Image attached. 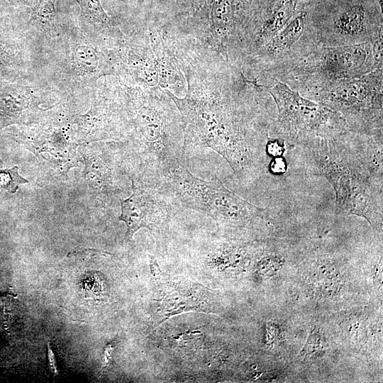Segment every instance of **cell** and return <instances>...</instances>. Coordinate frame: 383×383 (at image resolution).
<instances>
[{"mask_svg": "<svg viewBox=\"0 0 383 383\" xmlns=\"http://www.w3.org/2000/svg\"><path fill=\"white\" fill-rule=\"evenodd\" d=\"M306 7L248 57L249 65L257 74V85L272 78L278 79L319 45Z\"/></svg>", "mask_w": 383, "mask_h": 383, "instance_id": "8", "label": "cell"}, {"mask_svg": "<svg viewBox=\"0 0 383 383\" xmlns=\"http://www.w3.org/2000/svg\"><path fill=\"white\" fill-rule=\"evenodd\" d=\"M47 348H48V362H49V367L53 373H55L57 374V367L55 365V355L50 348L49 342H48L47 343Z\"/></svg>", "mask_w": 383, "mask_h": 383, "instance_id": "16", "label": "cell"}, {"mask_svg": "<svg viewBox=\"0 0 383 383\" xmlns=\"http://www.w3.org/2000/svg\"><path fill=\"white\" fill-rule=\"evenodd\" d=\"M321 343V336L318 331L313 328L309 335L306 344L301 350L300 355L303 357L311 355L316 353Z\"/></svg>", "mask_w": 383, "mask_h": 383, "instance_id": "14", "label": "cell"}, {"mask_svg": "<svg viewBox=\"0 0 383 383\" xmlns=\"http://www.w3.org/2000/svg\"><path fill=\"white\" fill-rule=\"evenodd\" d=\"M311 0H252L243 28L248 57L281 31Z\"/></svg>", "mask_w": 383, "mask_h": 383, "instance_id": "10", "label": "cell"}, {"mask_svg": "<svg viewBox=\"0 0 383 383\" xmlns=\"http://www.w3.org/2000/svg\"><path fill=\"white\" fill-rule=\"evenodd\" d=\"M82 13L89 20L98 23L107 21V16L104 11L100 0H77Z\"/></svg>", "mask_w": 383, "mask_h": 383, "instance_id": "11", "label": "cell"}, {"mask_svg": "<svg viewBox=\"0 0 383 383\" xmlns=\"http://www.w3.org/2000/svg\"><path fill=\"white\" fill-rule=\"evenodd\" d=\"M33 9V15L42 19H50L54 14V6L51 0H21Z\"/></svg>", "mask_w": 383, "mask_h": 383, "instance_id": "12", "label": "cell"}, {"mask_svg": "<svg viewBox=\"0 0 383 383\" xmlns=\"http://www.w3.org/2000/svg\"><path fill=\"white\" fill-rule=\"evenodd\" d=\"M306 11L319 45H351L382 36L378 0H311Z\"/></svg>", "mask_w": 383, "mask_h": 383, "instance_id": "6", "label": "cell"}, {"mask_svg": "<svg viewBox=\"0 0 383 383\" xmlns=\"http://www.w3.org/2000/svg\"><path fill=\"white\" fill-rule=\"evenodd\" d=\"M161 184L167 194L177 199L184 207L205 213L226 228H244L270 221L267 209L241 198L218 179L206 181L194 176L183 161L162 174Z\"/></svg>", "mask_w": 383, "mask_h": 383, "instance_id": "3", "label": "cell"}, {"mask_svg": "<svg viewBox=\"0 0 383 383\" xmlns=\"http://www.w3.org/2000/svg\"><path fill=\"white\" fill-rule=\"evenodd\" d=\"M1 59V52L0 51V60Z\"/></svg>", "mask_w": 383, "mask_h": 383, "instance_id": "18", "label": "cell"}, {"mask_svg": "<svg viewBox=\"0 0 383 383\" xmlns=\"http://www.w3.org/2000/svg\"><path fill=\"white\" fill-rule=\"evenodd\" d=\"M382 136L348 130L300 145L313 171L333 187L335 212L362 217L378 232L383 216Z\"/></svg>", "mask_w": 383, "mask_h": 383, "instance_id": "1", "label": "cell"}, {"mask_svg": "<svg viewBox=\"0 0 383 383\" xmlns=\"http://www.w3.org/2000/svg\"><path fill=\"white\" fill-rule=\"evenodd\" d=\"M239 105L228 99L210 108L194 105L182 110L189 127V143L212 149L239 178H245L257 170L271 123L252 122Z\"/></svg>", "mask_w": 383, "mask_h": 383, "instance_id": "2", "label": "cell"}, {"mask_svg": "<svg viewBox=\"0 0 383 383\" xmlns=\"http://www.w3.org/2000/svg\"><path fill=\"white\" fill-rule=\"evenodd\" d=\"M382 39L345 46L318 45L277 80L308 98L333 83L360 77L383 67Z\"/></svg>", "mask_w": 383, "mask_h": 383, "instance_id": "4", "label": "cell"}, {"mask_svg": "<svg viewBox=\"0 0 383 383\" xmlns=\"http://www.w3.org/2000/svg\"><path fill=\"white\" fill-rule=\"evenodd\" d=\"M378 1L382 5V0H378Z\"/></svg>", "mask_w": 383, "mask_h": 383, "instance_id": "17", "label": "cell"}, {"mask_svg": "<svg viewBox=\"0 0 383 383\" xmlns=\"http://www.w3.org/2000/svg\"><path fill=\"white\" fill-rule=\"evenodd\" d=\"M265 149L267 154L272 157H282L285 151V142L281 138L268 135Z\"/></svg>", "mask_w": 383, "mask_h": 383, "instance_id": "13", "label": "cell"}, {"mask_svg": "<svg viewBox=\"0 0 383 383\" xmlns=\"http://www.w3.org/2000/svg\"><path fill=\"white\" fill-rule=\"evenodd\" d=\"M142 177H131V195L121 199V213L118 219L127 227L126 239L130 240L142 228L154 231L164 226L169 220L171 206L167 200L168 194L160 182L143 172Z\"/></svg>", "mask_w": 383, "mask_h": 383, "instance_id": "9", "label": "cell"}, {"mask_svg": "<svg viewBox=\"0 0 383 383\" xmlns=\"http://www.w3.org/2000/svg\"><path fill=\"white\" fill-rule=\"evenodd\" d=\"M383 69L333 83L308 98L340 113L348 131L382 135Z\"/></svg>", "mask_w": 383, "mask_h": 383, "instance_id": "7", "label": "cell"}, {"mask_svg": "<svg viewBox=\"0 0 383 383\" xmlns=\"http://www.w3.org/2000/svg\"><path fill=\"white\" fill-rule=\"evenodd\" d=\"M260 87L268 91L275 105L270 136L300 146L311 139L331 138L348 131L340 113L304 97L284 83L272 78Z\"/></svg>", "mask_w": 383, "mask_h": 383, "instance_id": "5", "label": "cell"}, {"mask_svg": "<svg viewBox=\"0 0 383 383\" xmlns=\"http://www.w3.org/2000/svg\"><path fill=\"white\" fill-rule=\"evenodd\" d=\"M269 168L272 174H281L287 171V164L285 159L282 157H272L270 162Z\"/></svg>", "mask_w": 383, "mask_h": 383, "instance_id": "15", "label": "cell"}]
</instances>
